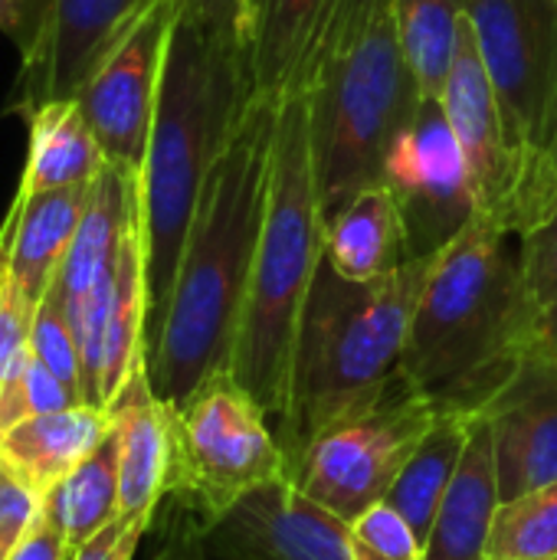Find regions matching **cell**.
I'll list each match as a JSON object with an SVG mask.
<instances>
[{"label":"cell","mask_w":557,"mask_h":560,"mask_svg":"<svg viewBox=\"0 0 557 560\" xmlns=\"http://www.w3.org/2000/svg\"><path fill=\"white\" fill-rule=\"evenodd\" d=\"M309 95L315 180L325 220L381 184L384 154L420 102L394 0H341L299 79Z\"/></svg>","instance_id":"obj_5"},{"label":"cell","mask_w":557,"mask_h":560,"mask_svg":"<svg viewBox=\"0 0 557 560\" xmlns=\"http://www.w3.org/2000/svg\"><path fill=\"white\" fill-rule=\"evenodd\" d=\"M446 118L460 138L469 184L476 197V217H486L509 233H522L525 223L548 203L555 194L557 174L535 171L509 141L499 102L476 43L469 10L460 26V46L453 69L440 95Z\"/></svg>","instance_id":"obj_10"},{"label":"cell","mask_w":557,"mask_h":560,"mask_svg":"<svg viewBox=\"0 0 557 560\" xmlns=\"http://www.w3.org/2000/svg\"><path fill=\"white\" fill-rule=\"evenodd\" d=\"M33 312L36 305L23 295V289L10 279L7 269V279L0 285V390L30 354Z\"/></svg>","instance_id":"obj_33"},{"label":"cell","mask_w":557,"mask_h":560,"mask_svg":"<svg viewBox=\"0 0 557 560\" xmlns=\"http://www.w3.org/2000/svg\"><path fill=\"white\" fill-rule=\"evenodd\" d=\"M210 560H355L351 522L338 518L289 479L236 502L204 532Z\"/></svg>","instance_id":"obj_14"},{"label":"cell","mask_w":557,"mask_h":560,"mask_svg":"<svg viewBox=\"0 0 557 560\" xmlns=\"http://www.w3.org/2000/svg\"><path fill=\"white\" fill-rule=\"evenodd\" d=\"M253 394L220 371L174 407L171 499L200 528L217 525L246 495L289 479V456Z\"/></svg>","instance_id":"obj_7"},{"label":"cell","mask_w":557,"mask_h":560,"mask_svg":"<svg viewBox=\"0 0 557 560\" xmlns=\"http://www.w3.org/2000/svg\"><path fill=\"white\" fill-rule=\"evenodd\" d=\"M148 7L151 0H56L46 46L16 72L3 112L30 118L46 102L76 98L92 69Z\"/></svg>","instance_id":"obj_15"},{"label":"cell","mask_w":557,"mask_h":560,"mask_svg":"<svg viewBox=\"0 0 557 560\" xmlns=\"http://www.w3.org/2000/svg\"><path fill=\"white\" fill-rule=\"evenodd\" d=\"M469 0H394L397 36L423 95L440 98L456 59Z\"/></svg>","instance_id":"obj_27"},{"label":"cell","mask_w":557,"mask_h":560,"mask_svg":"<svg viewBox=\"0 0 557 560\" xmlns=\"http://www.w3.org/2000/svg\"><path fill=\"white\" fill-rule=\"evenodd\" d=\"M276 125L279 102L253 98L204 180L167 315L148 351L151 387L171 407H181L207 377L233 371L269 207Z\"/></svg>","instance_id":"obj_2"},{"label":"cell","mask_w":557,"mask_h":560,"mask_svg":"<svg viewBox=\"0 0 557 560\" xmlns=\"http://www.w3.org/2000/svg\"><path fill=\"white\" fill-rule=\"evenodd\" d=\"M519 256L532 322V354L552 358L557 354V187L519 233Z\"/></svg>","instance_id":"obj_28"},{"label":"cell","mask_w":557,"mask_h":560,"mask_svg":"<svg viewBox=\"0 0 557 560\" xmlns=\"http://www.w3.org/2000/svg\"><path fill=\"white\" fill-rule=\"evenodd\" d=\"M351 555L355 560H423V541L397 509L381 502L351 522Z\"/></svg>","instance_id":"obj_32"},{"label":"cell","mask_w":557,"mask_h":560,"mask_svg":"<svg viewBox=\"0 0 557 560\" xmlns=\"http://www.w3.org/2000/svg\"><path fill=\"white\" fill-rule=\"evenodd\" d=\"M16 217H20V194H13L10 210H7V217H3V223H0V285H3L7 269H10V243H13Z\"/></svg>","instance_id":"obj_39"},{"label":"cell","mask_w":557,"mask_h":560,"mask_svg":"<svg viewBox=\"0 0 557 560\" xmlns=\"http://www.w3.org/2000/svg\"><path fill=\"white\" fill-rule=\"evenodd\" d=\"M108 410L115 417L121 515L154 518L174 479V407L154 394L148 361L135 368Z\"/></svg>","instance_id":"obj_17"},{"label":"cell","mask_w":557,"mask_h":560,"mask_svg":"<svg viewBox=\"0 0 557 560\" xmlns=\"http://www.w3.org/2000/svg\"><path fill=\"white\" fill-rule=\"evenodd\" d=\"M529 354L519 233L473 217L433 259L397 374L440 407L486 413Z\"/></svg>","instance_id":"obj_3"},{"label":"cell","mask_w":557,"mask_h":560,"mask_svg":"<svg viewBox=\"0 0 557 560\" xmlns=\"http://www.w3.org/2000/svg\"><path fill=\"white\" fill-rule=\"evenodd\" d=\"M381 180L401 203L417 259L440 256L476 217L469 167L440 98L420 95L384 154Z\"/></svg>","instance_id":"obj_11"},{"label":"cell","mask_w":557,"mask_h":560,"mask_svg":"<svg viewBox=\"0 0 557 560\" xmlns=\"http://www.w3.org/2000/svg\"><path fill=\"white\" fill-rule=\"evenodd\" d=\"M322 259L325 213L315 180L309 95L292 89L279 98L269 207L233 351V377L276 420L289 407L299 322Z\"/></svg>","instance_id":"obj_6"},{"label":"cell","mask_w":557,"mask_h":560,"mask_svg":"<svg viewBox=\"0 0 557 560\" xmlns=\"http://www.w3.org/2000/svg\"><path fill=\"white\" fill-rule=\"evenodd\" d=\"M253 102L243 0H177L144 167L138 177L148 325L154 348L210 167Z\"/></svg>","instance_id":"obj_1"},{"label":"cell","mask_w":557,"mask_h":560,"mask_svg":"<svg viewBox=\"0 0 557 560\" xmlns=\"http://www.w3.org/2000/svg\"><path fill=\"white\" fill-rule=\"evenodd\" d=\"M92 184L43 190L33 197H23L16 190L20 217H16V230L10 243V279L23 289V295L33 305L43 302V295L59 276V266L85 217Z\"/></svg>","instance_id":"obj_22"},{"label":"cell","mask_w":557,"mask_h":560,"mask_svg":"<svg viewBox=\"0 0 557 560\" xmlns=\"http://www.w3.org/2000/svg\"><path fill=\"white\" fill-rule=\"evenodd\" d=\"M433 259H414L371 282H351L322 259L299 322L289 407L276 430L289 459L394 384Z\"/></svg>","instance_id":"obj_4"},{"label":"cell","mask_w":557,"mask_h":560,"mask_svg":"<svg viewBox=\"0 0 557 560\" xmlns=\"http://www.w3.org/2000/svg\"><path fill=\"white\" fill-rule=\"evenodd\" d=\"M486 558L557 560V479L512 502H502Z\"/></svg>","instance_id":"obj_29"},{"label":"cell","mask_w":557,"mask_h":560,"mask_svg":"<svg viewBox=\"0 0 557 560\" xmlns=\"http://www.w3.org/2000/svg\"><path fill=\"white\" fill-rule=\"evenodd\" d=\"M30 154L16 190L23 197L92 184L105 167V154L76 98L39 105L30 118Z\"/></svg>","instance_id":"obj_23"},{"label":"cell","mask_w":557,"mask_h":560,"mask_svg":"<svg viewBox=\"0 0 557 560\" xmlns=\"http://www.w3.org/2000/svg\"><path fill=\"white\" fill-rule=\"evenodd\" d=\"M135 217H138V174L105 161V167L92 184V197L76 230V240L59 266L56 282L49 285L62 302V312L79 338L82 390H85V404L92 407H102L98 377H102V335H105L108 295L115 282L118 249Z\"/></svg>","instance_id":"obj_12"},{"label":"cell","mask_w":557,"mask_h":560,"mask_svg":"<svg viewBox=\"0 0 557 560\" xmlns=\"http://www.w3.org/2000/svg\"><path fill=\"white\" fill-rule=\"evenodd\" d=\"M56 0H0V33L16 46L20 69L30 66L49 36Z\"/></svg>","instance_id":"obj_35"},{"label":"cell","mask_w":557,"mask_h":560,"mask_svg":"<svg viewBox=\"0 0 557 560\" xmlns=\"http://www.w3.org/2000/svg\"><path fill=\"white\" fill-rule=\"evenodd\" d=\"M39 512L62 532L72 551L92 541L102 528H108L121 515L115 430L85 463H79L66 479H59L43 495Z\"/></svg>","instance_id":"obj_26"},{"label":"cell","mask_w":557,"mask_h":560,"mask_svg":"<svg viewBox=\"0 0 557 560\" xmlns=\"http://www.w3.org/2000/svg\"><path fill=\"white\" fill-rule=\"evenodd\" d=\"M552 161H555V167H557V144H555V154H552Z\"/></svg>","instance_id":"obj_40"},{"label":"cell","mask_w":557,"mask_h":560,"mask_svg":"<svg viewBox=\"0 0 557 560\" xmlns=\"http://www.w3.org/2000/svg\"><path fill=\"white\" fill-rule=\"evenodd\" d=\"M72 545L62 538V532L39 512L26 538L7 555V560H72Z\"/></svg>","instance_id":"obj_38"},{"label":"cell","mask_w":557,"mask_h":560,"mask_svg":"<svg viewBox=\"0 0 557 560\" xmlns=\"http://www.w3.org/2000/svg\"><path fill=\"white\" fill-rule=\"evenodd\" d=\"M43 509V495L0 459V560L26 538L36 515Z\"/></svg>","instance_id":"obj_34"},{"label":"cell","mask_w":557,"mask_h":560,"mask_svg":"<svg viewBox=\"0 0 557 560\" xmlns=\"http://www.w3.org/2000/svg\"><path fill=\"white\" fill-rule=\"evenodd\" d=\"M30 351L36 361H43L69 390H76L85 400L82 390V351H79V338L62 312V302L56 299V292L49 289L43 295V302L33 312V328H30Z\"/></svg>","instance_id":"obj_31"},{"label":"cell","mask_w":557,"mask_h":560,"mask_svg":"<svg viewBox=\"0 0 557 560\" xmlns=\"http://www.w3.org/2000/svg\"><path fill=\"white\" fill-rule=\"evenodd\" d=\"M538 358H542V354H538ZM552 358H557V354H552Z\"/></svg>","instance_id":"obj_42"},{"label":"cell","mask_w":557,"mask_h":560,"mask_svg":"<svg viewBox=\"0 0 557 560\" xmlns=\"http://www.w3.org/2000/svg\"><path fill=\"white\" fill-rule=\"evenodd\" d=\"M502 509L496 433L486 413L476 417L460 472L437 512L423 560H489V538Z\"/></svg>","instance_id":"obj_18"},{"label":"cell","mask_w":557,"mask_h":560,"mask_svg":"<svg viewBox=\"0 0 557 560\" xmlns=\"http://www.w3.org/2000/svg\"><path fill=\"white\" fill-rule=\"evenodd\" d=\"M341 0H246L253 98L292 92Z\"/></svg>","instance_id":"obj_19"},{"label":"cell","mask_w":557,"mask_h":560,"mask_svg":"<svg viewBox=\"0 0 557 560\" xmlns=\"http://www.w3.org/2000/svg\"><path fill=\"white\" fill-rule=\"evenodd\" d=\"M479 413L469 410H443L437 417V423L430 427V433L423 436V443L417 446V453L410 456V463L404 466L401 479L394 482L391 495L384 499L391 509H397L410 528L417 532V538L427 545L430 528L437 522V512L460 472L473 423Z\"/></svg>","instance_id":"obj_25"},{"label":"cell","mask_w":557,"mask_h":560,"mask_svg":"<svg viewBox=\"0 0 557 560\" xmlns=\"http://www.w3.org/2000/svg\"><path fill=\"white\" fill-rule=\"evenodd\" d=\"M144 325H148V282H144V240H141V207H138V217L125 230L115 282L108 295V315L102 335V377H98L102 407H108L121 394L135 368L148 361Z\"/></svg>","instance_id":"obj_24"},{"label":"cell","mask_w":557,"mask_h":560,"mask_svg":"<svg viewBox=\"0 0 557 560\" xmlns=\"http://www.w3.org/2000/svg\"><path fill=\"white\" fill-rule=\"evenodd\" d=\"M177 0H151L92 69L76 102L108 164L141 177Z\"/></svg>","instance_id":"obj_13"},{"label":"cell","mask_w":557,"mask_h":560,"mask_svg":"<svg viewBox=\"0 0 557 560\" xmlns=\"http://www.w3.org/2000/svg\"><path fill=\"white\" fill-rule=\"evenodd\" d=\"M443 410L397 374L374 404L332 423L289 459V482L338 518L355 522L391 495Z\"/></svg>","instance_id":"obj_8"},{"label":"cell","mask_w":557,"mask_h":560,"mask_svg":"<svg viewBox=\"0 0 557 560\" xmlns=\"http://www.w3.org/2000/svg\"><path fill=\"white\" fill-rule=\"evenodd\" d=\"M115 430L108 407L79 404L56 413H39L0 433V459L20 472L39 495L85 463Z\"/></svg>","instance_id":"obj_21"},{"label":"cell","mask_w":557,"mask_h":560,"mask_svg":"<svg viewBox=\"0 0 557 560\" xmlns=\"http://www.w3.org/2000/svg\"><path fill=\"white\" fill-rule=\"evenodd\" d=\"M325 259L351 282H371L414 262L410 233L391 187L371 184L325 220Z\"/></svg>","instance_id":"obj_20"},{"label":"cell","mask_w":557,"mask_h":560,"mask_svg":"<svg viewBox=\"0 0 557 560\" xmlns=\"http://www.w3.org/2000/svg\"><path fill=\"white\" fill-rule=\"evenodd\" d=\"M85 404L76 390H69L43 361L33 358V351L23 358V364L13 371V377L0 390V433L13 423L39 413H56Z\"/></svg>","instance_id":"obj_30"},{"label":"cell","mask_w":557,"mask_h":560,"mask_svg":"<svg viewBox=\"0 0 557 560\" xmlns=\"http://www.w3.org/2000/svg\"><path fill=\"white\" fill-rule=\"evenodd\" d=\"M151 560H210L207 545H204V528L184 505L174 502L164 522V541Z\"/></svg>","instance_id":"obj_37"},{"label":"cell","mask_w":557,"mask_h":560,"mask_svg":"<svg viewBox=\"0 0 557 560\" xmlns=\"http://www.w3.org/2000/svg\"><path fill=\"white\" fill-rule=\"evenodd\" d=\"M496 433L502 502L557 479V358L532 354L486 410Z\"/></svg>","instance_id":"obj_16"},{"label":"cell","mask_w":557,"mask_h":560,"mask_svg":"<svg viewBox=\"0 0 557 560\" xmlns=\"http://www.w3.org/2000/svg\"><path fill=\"white\" fill-rule=\"evenodd\" d=\"M154 518H125L118 515L108 528H102L92 541L76 548L72 560H135L141 538L148 535Z\"/></svg>","instance_id":"obj_36"},{"label":"cell","mask_w":557,"mask_h":560,"mask_svg":"<svg viewBox=\"0 0 557 560\" xmlns=\"http://www.w3.org/2000/svg\"><path fill=\"white\" fill-rule=\"evenodd\" d=\"M466 10L512 148L557 174V0H469Z\"/></svg>","instance_id":"obj_9"},{"label":"cell","mask_w":557,"mask_h":560,"mask_svg":"<svg viewBox=\"0 0 557 560\" xmlns=\"http://www.w3.org/2000/svg\"><path fill=\"white\" fill-rule=\"evenodd\" d=\"M243 10H246V0H243Z\"/></svg>","instance_id":"obj_41"}]
</instances>
